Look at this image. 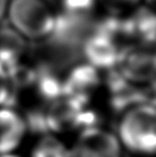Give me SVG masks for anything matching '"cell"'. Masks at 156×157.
I'll return each mask as SVG.
<instances>
[{
	"instance_id": "cell-1",
	"label": "cell",
	"mask_w": 156,
	"mask_h": 157,
	"mask_svg": "<svg viewBox=\"0 0 156 157\" xmlns=\"http://www.w3.org/2000/svg\"><path fill=\"white\" fill-rule=\"evenodd\" d=\"M115 133L133 157H156V105L142 102L122 113Z\"/></svg>"
},
{
	"instance_id": "cell-2",
	"label": "cell",
	"mask_w": 156,
	"mask_h": 157,
	"mask_svg": "<svg viewBox=\"0 0 156 157\" xmlns=\"http://www.w3.org/2000/svg\"><path fill=\"white\" fill-rule=\"evenodd\" d=\"M6 16L25 40H43L54 31L57 14L46 0H9Z\"/></svg>"
},
{
	"instance_id": "cell-3",
	"label": "cell",
	"mask_w": 156,
	"mask_h": 157,
	"mask_svg": "<svg viewBox=\"0 0 156 157\" xmlns=\"http://www.w3.org/2000/svg\"><path fill=\"white\" fill-rule=\"evenodd\" d=\"M115 69L130 83L146 86L156 79V60L153 47L129 44L122 46Z\"/></svg>"
},
{
	"instance_id": "cell-4",
	"label": "cell",
	"mask_w": 156,
	"mask_h": 157,
	"mask_svg": "<svg viewBox=\"0 0 156 157\" xmlns=\"http://www.w3.org/2000/svg\"><path fill=\"white\" fill-rule=\"evenodd\" d=\"M123 151L115 132L96 126L78 133L69 157H123Z\"/></svg>"
},
{
	"instance_id": "cell-5",
	"label": "cell",
	"mask_w": 156,
	"mask_h": 157,
	"mask_svg": "<svg viewBox=\"0 0 156 157\" xmlns=\"http://www.w3.org/2000/svg\"><path fill=\"white\" fill-rule=\"evenodd\" d=\"M103 72L87 62L78 63L71 68L62 80L63 95L83 102H93L101 93Z\"/></svg>"
},
{
	"instance_id": "cell-6",
	"label": "cell",
	"mask_w": 156,
	"mask_h": 157,
	"mask_svg": "<svg viewBox=\"0 0 156 157\" xmlns=\"http://www.w3.org/2000/svg\"><path fill=\"white\" fill-rule=\"evenodd\" d=\"M123 40L146 47L156 46V12L141 4L122 16Z\"/></svg>"
},
{
	"instance_id": "cell-7",
	"label": "cell",
	"mask_w": 156,
	"mask_h": 157,
	"mask_svg": "<svg viewBox=\"0 0 156 157\" xmlns=\"http://www.w3.org/2000/svg\"><path fill=\"white\" fill-rule=\"evenodd\" d=\"M121 48L118 40L96 32H91L82 43L85 62L102 72L116 68Z\"/></svg>"
},
{
	"instance_id": "cell-8",
	"label": "cell",
	"mask_w": 156,
	"mask_h": 157,
	"mask_svg": "<svg viewBox=\"0 0 156 157\" xmlns=\"http://www.w3.org/2000/svg\"><path fill=\"white\" fill-rule=\"evenodd\" d=\"M28 131L29 124L21 111L12 105L0 107V155L16 153Z\"/></svg>"
},
{
	"instance_id": "cell-9",
	"label": "cell",
	"mask_w": 156,
	"mask_h": 157,
	"mask_svg": "<svg viewBox=\"0 0 156 157\" xmlns=\"http://www.w3.org/2000/svg\"><path fill=\"white\" fill-rule=\"evenodd\" d=\"M26 40L9 28H0V66L14 74L21 67Z\"/></svg>"
},
{
	"instance_id": "cell-10",
	"label": "cell",
	"mask_w": 156,
	"mask_h": 157,
	"mask_svg": "<svg viewBox=\"0 0 156 157\" xmlns=\"http://www.w3.org/2000/svg\"><path fill=\"white\" fill-rule=\"evenodd\" d=\"M30 157H69V147L60 135L46 132L32 146Z\"/></svg>"
},
{
	"instance_id": "cell-11",
	"label": "cell",
	"mask_w": 156,
	"mask_h": 157,
	"mask_svg": "<svg viewBox=\"0 0 156 157\" xmlns=\"http://www.w3.org/2000/svg\"><path fill=\"white\" fill-rule=\"evenodd\" d=\"M98 9V0H60V13L65 15L93 17Z\"/></svg>"
},
{
	"instance_id": "cell-12",
	"label": "cell",
	"mask_w": 156,
	"mask_h": 157,
	"mask_svg": "<svg viewBox=\"0 0 156 157\" xmlns=\"http://www.w3.org/2000/svg\"><path fill=\"white\" fill-rule=\"evenodd\" d=\"M142 4V0H98L99 8L103 13L124 16Z\"/></svg>"
},
{
	"instance_id": "cell-13",
	"label": "cell",
	"mask_w": 156,
	"mask_h": 157,
	"mask_svg": "<svg viewBox=\"0 0 156 157\" xmlns=\"http://www.w3.org/2000/svg\"><path fill=\"white\" fill-rule=\"evenodd\" d=\"M16 95V86L13 74L0 66V107L10 105Z\"/></svg>"
},
{
	"instance_id": "cell-14",
	"label": "cell",
	"mask_w": 156,
	"mask_h": 157,
	"mask_svg": "<svg viewBox=\"0 0 156 157\" xmlns=\"http://www.w3.org/2000/svg\"><path fill=\"white\" fill-rule=\"evenodd\" d=\"M9 0H0V22L4 20V17L7 14V8H8Z\"/></svg>"
},
{
	"instance_id": "cell-15",
	"label": "cell",
	"mask_w": 156,
	"mask_h": 157,
	"mask_svg": "<svg viewBox=\"0 0 156 157\" xmlns=\"http://www.w3.org/2000/svg\"><path fill=\"white\" fill-rule=\"evenodd\" d=\"M142 4L156 12V0H142Z\"/></svg>"
},
{
	"instance_id": "cell-16",
	"label": "cell",
	"mask_w": 156,
	"mask_h": 157,
	"mask_svg": "<svg viewBox=\"0 0 156 157\" xmlns=\"http://www.w3.org/2000/svg\"><path fill=\"white\" fill-rule=\"evenodd\" d=\"M0 157H23L22 155H18L16 153H12V154H5V155H0Z\"/></svg>"
},
{
	"instance_id": "cell-17",
	"label": "cell",
	"mask_w": 156,
	"mask_h": 157,
	"mask_svg": "<svg viewBox=\"0 0 156 157\" xmlns=\"http://www.w3.org/2000/svg\"><path fill=\"white\" fill-rule=\"evenodd\" d=\"M154 53H155V60H156V46L154 47Z\"/></svg>"
}]
</instances>
